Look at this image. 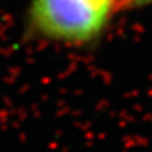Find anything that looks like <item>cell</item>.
I'll use <instances>...</instances> for the list:
<instances>
[{"label":"cell","mask_w":152,"mask_h":152,"mask_svg":"<svg viewBox=\"0 0 152 152\" xmlns=\"http://www.w3.org/2000/svg\"><path fill=\"white\" fill-rule=\"evenodd\" d=\"M152 5V0H124V7L128 8H142Z\"/></svg>","instance_id":"obj_2"},{"label":"cell","mask_w":152,"mask_h":152,"mask_svg":"<svg viewBox=\"0 0 152 152\" xmlns=\"http://www.w3.org/2000/svg\"><path fill=\"white\" fill-rule=\"evenodd\" d=\"M124 8V0H29L24 35L51 44L91 47Z\"/></svg>","instance_id":"obj_1"}]
</instances>
